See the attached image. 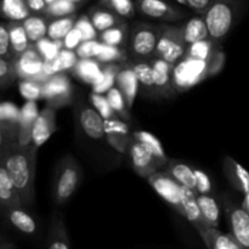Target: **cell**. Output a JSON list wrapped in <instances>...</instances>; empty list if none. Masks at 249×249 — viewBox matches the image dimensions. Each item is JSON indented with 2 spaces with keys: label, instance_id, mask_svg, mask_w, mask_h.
<instances>
[{
  "label": "cell",
  "instance_id": "91938a15",
  "mask_svg": "<svg viewBox=\"0 0 249 249\" xmlns=\"http://www.w3.org/2000/svg\"><path fill=\"white\" fill-rule=\"evenodd\" d=\"M12 143L11 141L7 139V136L5 135L4 130H2L1 125H0V160L5 157V155L7 153V151L11 148Z\"/></svg>",
  "mask_w": 249,
  "mask_h": 249
},
{
  "label": "cell",
  "instance_id": "4dcf8cb0",
  "mask_svg": "<svg viewBox=\"0 0 249 249\" xmlns=\"http://www.w3.org/2000/svg\"><path fill=\"white\" fill-rule=\"evenodd\" d=\"M7 29H9L10 44H11V50L14 53V60L18 57L29 45L28 38H27L26 31H24L22 22L19 21H10L7 22Z\"/></svg>",
  "mask_w": 249,
  "mask_h": 249
},
{
  "label": "cell",
  "instance_id": "7bdbcfd3",
  "mask_svg": "<svg viewBox=\"0 0 249 249\" xmlns=\"http://www.w3.org/2000/svg\"><path fill=\"white\" fill-rule=\"evenodd\" d=\"M99 5L111 10L121 17L130 18L135 15V4L131 0H100Z\"/></svg>",
  "mask_w": 249,
  "mask_h": 249
},
{
  "label": "cell",
  "instance_id": "7c38bea8",
  "mask_svg": "<svg viewBox=\"0 0 249 249\" xmlns=\"http://www.w3.org/2000/svg\"><path fill=\"white\" fill-rule=\"evenodd\" d=\"M14 63L17 77L34 80L43 71L44 60L36 51L34 44H31L18 57L15 58Z\"/></svg>",
  "mask_w": 249,
  "mask_h": 249
},
{
  "label": "cell",
  "instance_id": "8fae6325",
  "mask_svg": "<svg viewBox=\"0 0 249 249\" xmlns=\"http://www.w3.org/2000/svg\"><path fill=\"white\" fill-rule=\"evenodd\" d=\"M135 9L150 18L174 22L182 19L186 14L168 4L164 0H136Z\"/></svg>",
  "mask_w": 249,
  "mask_h": 249
},
{
  "label": "cell",
  "instance_id": "30bf717a",
  "mask_svg": "<svg viewBox=\"0 0 249 249\" xmlns=\"http://www.w3.org/2000/svg\"><path fill=\"white\" fill-rule=\"evenodd\" d=\"M128 153L131 158L134 169L142 178H148L165 167V163L155 157L142 143L134 139L129 146Z\"/></svg>",
  "mask_w": 249,
  "mask_h": 249
},
{
  "label": "cell",
  "instance_id": "6125c7cd",
  "mask_svg": "<svg viewBox=\"0 0 249 249\" xmlns=\"http://www.w3.org/2000/svg\"><path fill=\"white\" fill-rule=\"evenodd\" d=\"M0 249H16V248H15V246L11 245V243L0 240Z\"/></svg>",
  "mask_w": 249,
  "mask_h": 249
},
{
  "label": "cell",
  "instance_id": "9a60e30c",
  "mask_svg": "<svg viewBox=\"0 0 249 249\" xmlns=\"http://www.w3.org/2000/svg\"><path fill=\"white\" fill-rule=\"evenodd\" d=\"M39 111L36 101H27L22 109H19V124L16 143L18 147H27L32 145V128L38 117Z\"/></svg>",
  "mask_w": 249,
  "mask_h": 249
},
{
  "label": "cell",
  "instance_id": "ffe728a7",
  "mask_svg": "<svg viewBox=\"0 0 249 249\" xmlns=\"http://www.w3.org/2000/svg\"><path fill=\"white\" fill-rule=\"evenodd\" d=\"M19 124V109L11 102L0 104V125L12 145L16 143Z\"/></svg>",
  "mask_w": 249,
  "mask_h": 249
},
{
  "label": "cell",
  "instance_id": "484cf974",
  "mask_svg": "<svg viewBox=\"0 0 249 249\" xmlns=\"http://www.w3.org/2000/svg\"><path fill=\"white\" fill-rule=\"evenodd\" d=\"M80 125L89 138L101 139L104 136V118L96 109L84 107L80 112Z\"/></svg>",
  "mask_w": 249,
  "mask_h": 249
},
{
  "label": "cell",
  "instance_id": "e0dca14e",
  "mask_svg": "<svg viewBox=\"0 0 249 249\" xmlns=\"http://www.w3.org/2000/svg\"><path fill=\"white\" fill-rule=\"evenodd\" d=\"M116 83L117 88L121 90L122 95H123V99L125 101L126 107L130 109L131 106L134 105V101H135L136 94H138L139 82L136 79L135 73H134L133 68L130 67L129 62L122 65L121 71L117 74Z\"/></svg>",
  "mask_w": 249,
  "mask_h": 249
},
{
  "label": "cell",
  "instance_id": "d6986e66",
  "mask_svg": "<svg viewBox=\"0 0 249 249\" xmlns=\"http://www.w3.org/2000/svg\"><path fill=\"white\" fill-rule=\"evenodd\" d=\"M15 207L23 206H22L19 195L15 189L9 173L0 163V209L6 211L9 208H15Z\"/></svg>",
  "mask_w": 249,
  "mask_h": 249
},
{
  "label": "cell",
  "instance_id": "816d5d0a",
  "mask_svg": "<svg viewBox=\"0 0 249 249\" xmlns=\"http://www.w3.org/2000/svg\"><path fill=\"white\" fill-rule=\"evenodd\" d=\"M105 134H117V135H129L128 124L116 118L104 119Z\"/></svg>",
  "mask_w": 249,
  "mask_h": 249
},
{
  "label": "cell",
  "instance_id": "be15d7a7",
  "mask_svg": "<svg viewBox=\"0 0 249 249\" xmlns=\"http://www.w3.org/2000/svg\"><path fill=\"white\" fill-rule=\"evenodd\" d=\"M70 1H72L73 4H75V5H77V6H79V5H82L83 2H85V1H87V0H70Z\"/></svg>",
  "mask_w": 249,
  "mask_h": 249
},
{
  "label": "cell",
  "instance_id": "9f6ffc18",
  "mask_svg": "<svg viewBox=\"0 0 249 249\" xmlns=\"http://www.w3.org/2000/svg\"><path fill=\"white\" fill-rule=\"evenodd\" d=\"M224 62H225V55H224L223 51L219 49L214 53V55L212 56L208 60V66H209V77H213L216 75L223 68Z\"/></svg>",
  "mask_w": 249,
  "mask_h": 249
},
{
  "label": "cell",
  "instance_id": "7a4b0ae2",
  "mask_svg": "<svg viewBox=\"0 0 249 249\" xmlns=\"http://www.w3.org/2000/svg\"><path fill=\"white\" fill-rule=\"evenodd\" d=\"M241 0H213L203 15L209 36L219 41L225 38L233 27L240 10Z\"/></svg>",
  "mask_w": 249,
  "mask_h": 249
},
{
  "label": "cell",
  "instance_id": "681fc988",
  "mask_svg": "<svg viewBox=\"0 0 249 249\" xmlns=\"http://www.w3.org/2000/svg\"><path fill=\"white\" fill-rule=\"evenodd\" d=\"M74 27L79 29L80 33H82L83 41L91 40V39H97V36H97V31L94 28L91 21H90L89 16L83 15V16L78 17L77 21H75L74 23Z\"/></svg>",
  "mask_w": 249,
  "mask_h": 249
},
{
  "label": "cell",
  "instance_id": "60d3db41",
  "mask_svg": "<svg viewBox=\"0 0 249 249\" xmlns=\"http://www.w3.org/2000/svg\"><path fill=\"white\" fill-rule=\"evenodd\" d=\"M77 7V5L73 4L70 0H55V1L51 2V4L46 5L45 11H44L43 15L45 17H48L49 19L58 18V17L75 14Z\"/></svg>",
  "mask_w": 249,
  "mask_h": 249
},
{
  "label": "cell",
  "instance_id": "db71d44e",
  "mask_svg": "<svg viewBox=\"0 0 249 249\" xmlns=\"http://www.w3.org/2000/svg\"><path fill=\"white\" fill-rule=\"evenodd\" d=\"M196 177V194L208 195L212 191V182L208 175L202 170H194Z\"/></svg>",
  "mask_w": 249,
  "mask_h": 249
},
{
  "label": "cell",
  "instance_id": "d6a6232c",
  "mask_svg": "<svg viewBox=\"0 0 249 249\" xmlns=\"http://www.w3.org/2000/svg\"><path fill=\"white\" fill-rule=\"evenodd\" d=\"M48 249H71L65 223L58 215H53L51 221Z\"/></svg>",
  "mask_w": 249,
  "mask_h": 249
},
{
  "label": "cell",
  "instance_id": "f1b7e54d",
  "mask_svg": "<svg viewBox=\"0 0 249 249\" xmlns=\"http://www.w3.org/2000/svg\"><path fill=\"white\" fill-rule=\"evenodd\" d=\"M201 237L203 240L204 245L208 247H213L215 249H242L241 246L236 242L232 235H225L221 233L218 229L209 228L204 232L201 233Z\"/></svg>",
  "mask_w": 249,
  "mask_h": 249
},
{
  "label": "cell",
  "instance_id": "6da1fadb",
  "mask_svg": "<svg viewBox=\"0 0 249 249\" xmlns=\"http://www.w3.org/2000/svg\"><path fill=\"white\" fill-rule=\"evenodd\" d=\"M36 150L38 148L33 143L27 147L12 145L5 157L0 160V163L9 173L23 207L31 206L36 196L34 182H36Z\"/></svg>",
  "mask_w": 249,
  "mask_h": 249
},
{
  "label": "cell",
  "instance_id": "8992f818",
  "mask_svg": "<svg viewBox=\"0 0 249 249\" xmlns=\"http://www.w3.org/2000/svg\"><path fill=\"white\" fill-rule=\"evenodd\" d=\"M80 180V169L77 160L67 156L58 169L53 189V198L57 204L66 203L74 194Z\"/></svg>",
  "mask_w": 249,
  "mask_h": 249
},
{
  "label": "cell",
  "instance_id": "e575fe53",
  "mask_svg": "<svg viewBox=\"0 0 249 249\" xmlns=\"http://www.w3.org/2000/svg\"><path fill=\"white\" fill-rule=\"evenodd\" d=\"M123 63H105L102 66L101 77L95 84H92V92L95 94H104L107 92L116 83V78L121 71Z\"/></svg>",
  "mask_w": 249,
  "mask_h": 249
},
{
  "label": "cell",
  "instance_id": "277c9868",
  "mask_svg": "<svg viewBox=\"0 0 249 249\" xmlns=\"http://www.w3.org/2000/svg\"><path fill=\"white\" fill-rule=\"evenodd\" d=\"M186 48L181 26L160 24V36L152 56L175 65L180 58L184 57Z\"/></svg>",
  "mask_w": 249,
  "mask_h": 249
},
{
  "label": "cell",
  "instance_id": "4316f807",
  "mask_svg": "<svg viewBox=\"0 0 249 249\" xmlns=\"http://www.w3.org/2000/svg\"><path fill=\"white\" fill-rule=\"evenodd\" d=\"M21 22L31 44H36L46 36L49 18L44 15H31Z\"/></svg>",
  "mask_w": 249,
  "mask_h": 249
},
{
  "label": "cell",
  "instance_id": "603a6c76",
  "mask_svg": "<svg viewBox=\"0 0 249 249\" xmlns=\"http://www.w3.org/2000/svg\"><path fill=\"white\" fill-rule=\"evenodd\" d=\"M165 172L178 184L196 192V177H195V172L189 165L180 162V160H168L167 164H165Z\"/></svg>",
  "mask_w": 249,
  "mask_h": 249
},
{
  "label": "cell",
  "instance_id": "f35d334b",
  "mask_svg": "<svg viewBox=\"0 0 249 249\" xmlns=\"http://www.w3.org/2000/svg\"><path fill=\"white\" fill-rule=\"evenodd\" d=\"M133 139L142 143L155 157H157L158 160H162L163 163L167 164V162L169 160H168L167 156H165L164 148H163L160 141L158 140L153 134L148 133V131H135Z\"/></svg>",
  "mask_w": 249,
  "mask_h": 249
},
{
  "label": "cell",
  "instance_id": "03108f58",
  "mask_svg": "<svg viewBox=\"0 0 249 249\" xmlns=\"http://www.w3.org/2000/svg\"><path fill=\"white\" fill-rule=\"evenodd\" d=\"M53 1H55V0H45V4L49 5V4H51V2H53Z\"/></svg>",
  "mask_w": 249,
  "mask_h": 249
},
{
  "label": "cell",
  "instance_id": "94428289",
  "mask_svg": "<svg viewBox=\"0 0 249 249\" xmlns=\"http://www.w3.org/2000/svg\"><path fill=\"white\" fill-rule=\"evenodd\" d=\"M241 207H242V208L249 214V194L245 195V199H243V203Z\"/></svg>",
  "mask_w": 249,
  "mask_h": 249
},
{
  "label": "cell",
  "instance_id": "836d02e7",
  "mask_svg": "<svg viewBox=\"0 0 249 249\" xmlns=\"http://www.w3.org/2000/svg\"><path fill=\"white\" fill-rule=\"evenodd\" d=\"M216 50H219L218 41L212 38L203 39V40L196 41V43L187 46L184 57L208 61Z\"/></svg>",
  "mask_w": 249,
  "mask_h": 249
},
{
  "label": "cell",
  "instance_id": "7402d4cb",
  "mask_svg": "<svg viewBox=\"0 0 249 249\" xmlns=\"http://www.w3.org/2000/svg\"><path fill=\"white\" fill-rule=\"evenodd\" d=\"M77 61L78 57L77 55H75L74 50H68V49L62 48L55 58L44 61L43 72L45 73V75H48V77H51V75L56 74V73L71 71L74 67Z\"/></svg>",
  "mask_w": 249,
  "mask_h": 249
},
{
  "label": "cell",
  "instance_id": "11a10c76",
  "mask_svg": "<svg viewBox=\"0 0 249 249\" xmlns=\"http://www.w3.org/2000/svg\"><path fill=\"white\" fill-rule=\"evenodd\" d=\"M82 41V33H80L79 29L73 27V28L66 34L65 38L62 39V46L63 49H68V50H75L77 46L79 45Z\"/></svg>",
  "mask_w": 249,
  "mask_h": 249
},
{
  "label": "cell",
  "instance_id": "83f0119b",
  "mask_svg": "<svg viewBox=\"0 0 249 249\" xmlns=\"http://www.w3.org/2000/svg\"><path fill=\"white\" fill-rule=\"evenodd\" d=\"M182 27V38H184L186 46L196 43V41L203 40V39L211 38L207 29L206 22H204L203 16L194 17L189 19Z\"/></svg>",
  "mask_w": 249,
  "mask_h": 249
},
{
  "label": "cell",
  "instance_id": "ab89813d",
  "mask_svg": "<svg viewBox=\"0 0 249 249\" xmlns=\"http://www.w3.org/2000/svg\"><path fill=\"white\" fill-rule=\"evenodd\" d=\"M96 60L102 65H105V63L124 62V61L128 60V53L121 46L107 45V44L102 43L101 51L96 56Z\"/></svg>",
  "mask_w": 249,
  "mask_h": 249
},
{
  "label": "cell",
  "instance_id": "74e56055",
  "mask_svg": "<svg viewBox=\"0 0 249 249\" xmlns=\"http://www.w3.org/2000/svg\"><path fill=\"white\" fill-rule=\"evenodd\" d=\"M129 36V26L126 22H123L121 24L111 27V28L106 29V31L101 32L100 34V41L107 45L113 46H123L128 43Z\"/></svg>",
  "mask_w": 249,
  "mask_h": 249
},
{
  "label": "cell",
  "instance_id": "ee69618b",
  "mask_svg": "<svg viewBox=\"0 0 249 249\" xmlns=\"http://www.w3.org/2000/svg\"><path fill=\"white\" fill-rule=\"evenodd\" d=\"M34 46H36V51L43 57L44 61L55 58L57 53H60L61 49L63 48L62 40H53V39L48 38V36H44L40 40L36 41Z\"/></svg>",
  "mask_w": 249,
  "mask_h": 249
},
{
  "label": "cell",
  "instance_id": "cb8c5ba5",
  "mask_svg": "<svg viewBox=\"0 0 249 249\" xmlns=\"http://www.w3.org/2000/svg\"><path fill=\"white\" fill-rule=\"evenodd\" d=\"M4 215L9 220V223L14 226L19 232L26 235H33L36 231V224L34 219L23 211V207H15L2 211Z\"/></svg>",
  "mask_w": 249,
  "mask_h": 249
},
{
  "label": "cell",
  "instance_id": "5bb4252c",
  "mask_svg": "<svg viewBox=\"0 0 249 249\" xmlns=\"http://www.w3.org/2000/svg\"><path fill=\"white\" fill-rule=\"evenodd\" d=\"M155 78V94L162 97H173L175 90L172 83V72L174 65L158 57H152L150 61Z\"/></svg>",
  "mask_w": 249,
  "mask_h": 249
},
{
  "label": "cell",
  "instance_id": "c3c4849f",
  "mask_svg": "<svg viewBox=\"0 0 249 249\" xmlns=\"http://www.w3.org/2000/svg\"><path fill=\"white\" fill-rule=\"evenodd\" d=\"M90 101H91L92 106L95 107L97 113H99L104 119L116 118V112H114L113 109H112V107L109 106L106 96H102V94H95V92H91V95H90Z\"/></svg>",
  "mask_w": 249,
  "mask_h": 249
},
{
  "label": "cell",
  "instance_id": "f546056e",
  "mask_svg": "<svg viewBox=\"0 0 249 249\" xmlns=\"http://www.w3.org/2000/svg\"><path fill=\"white\" fill-rule=\"evenodd\" d=\"M32 12L26 0H0V16L9 21H23Z\"/></svg>",
  "mask_w": 249,
  "mask_h": 249
},
{
  "label": "cell",
  "instance_id": "f6af8a7d",
  "mask_svg": "<svg viewBox=\"0 0 249 249\" xmlns=\"http://www.w3.org/2000/svg\"><path fill=\"white\" fill-rule=\"evenodd\" d=\"M19 91L27 101H36L43 97V84L36 80L22 79L19 83Z\"/></svg>",
  "mask_w": 249,
  "mask_h": 249
},
{
  "label": "cell",
  "instance_id": "b9f144b4",
  "mask_svg": "<svg viewBox=\"0 0 249 249\" xmlns=\"http://www.w3.org/2000/svg\"><path fill=\"white\" fill-rule=\"evenodd\" d=\"M106 99L108 101L109 106L112 107L116 114H118L122 119L129 121L130 119V113H129V108L126 107L125 101L123 99L121 90L117 87H112L108 91L106 92Z\"/></svg>",
  "mask_w": 249,
  "mask_h": 249
},
{
  "label": "cell",
  "instance_id": "680465c9",
  "mask_svg": "<svg viewBox=\"0 0 249 249\" xmlns=\"http://www.w3.org/2000/svg\"><path fill=\"white\" fill-rule=\"evenodd\" d=\"M32 15H43L45 11V0H26Z\"/></svg>",
  "mask_w": 249,
  "mask_h": 249
},
{
  "label": "cell",
  "instance_id": "44dd1931",
  "mask_svg": "<svg viewBox=\"0 0 249 249\" xmlns=\"http://www.w3.org/2000/svg\"><path fill=\"white\" fill-rule=\"evenodd\" d=\"M102 66L104 65L100 63L96 58H78L74 67L70 72L83 83L92 85L101 77Z\"/></svg>",
  "mask_w": 249,
  "mask_h": 249
},
{
  "label": "cell",
  "instance_id": "e7e4bbea",
  "mask_svg": "<svg viewBox=\"0 0 249 249\" xmlns=\"http://www.w3.org/2000/svg\"><path fill=\"white\" fill-rule=\"evenodd\" d=\"M178 2H180V4H184V5H186V0H177Z\"/></svg>",
  "mask_w": 249,
  "mask_h": 249
},
{
  "label": "cell",
  "instance_id": "8d00e7d4",
  "mask_svg": "<svg viewBox=\"0 0 249 249\" xmlns=\"http://www.w3.org/2000/svg\"><path fill=\"white\" fill-rule=\"evenodd\" d=\"M129 65L133 68L138 82L147 91L155 92V78H153V70L151 63L140 58H135L134 61H130Z\"/></svg>",
  "mask_w": 249,
  "mask_h": 249
},
{
  "label": "cell",
  "instance_id": "2e32d148",
  "mask_svg": "<svg viewBox=\"0 0 249 249\" xmlns=\"http://www.w3.org/2000/svg\"><path fill=\"white\" fill-rule=\"evenodd\" d=\"M181 203L182 208H184V216L198 231L199 235L204 232L207 229L211 228L204 220L203 215L199 211V207L196 201V192L187 189V187L181 186Z\"/></svg>",
  "mask_w": 249,
  "mask_h": 249
},
{
  "label": "cell",
  "instance_id": "3957f363",
  "mask_svg": "<svg viewBox=\"0 0 249 249\" xmlns=\"http://www.w3.org/2000/svg\"><path fill=\"white\" fill-rule=\"evenodd\" d=\"M207 77H209L208 61L182 57L173 67V88L175 92L186 91Z\"/></svg>",
  "mask_w": 249,
  "mask_h": 249
},
{
  "label": "cell",
  "instance_id": "ac0fdd59",
  "mask_svg": "<svg viewBox=\"0 0 249 249\" xmlns=\"http://www.w3.org/2000/svg\"><path fill=\"white\" fill-rule=\"evenodd\" d=\"M224 173L229 182L243 195L249 194V172L231 157L224 160Z\"/></svg>",
  "mask_w": 249,
  "mask_h": 249
},
{
  "label": "cell",
  "instance_id": "f5cc1de1",
  "mask_svg": "<svg viewBox=\"0 0 249 249\" xmlns=\"http://www.w3.org/2000/svg\"><path fill=\"white\" fill-rule=\"evenodd\" d=\"M106 139L107 142L119 153L128 152L129 146L133 141V138L129 135H117V134H106Z\"/></svg>",
  "mask_w": 249,
  "mask_h": 249
},
{
  "label": "cell",
  "instance_id": "5b68a950",
  "mask_svg": "<svg viewBox=\"0 0 249 249\" xmlns=\"http://www.w3.org/2000/svg\"><path fill=\"white\" fill-rule=\"evenodd\" d=\"M160 32V24L155 26L143 22L134 24L129 34V49L131 55L140 60L152 56L157 45Z\"/></svg>",
  "mask_w": 249,
  "mask_h": 249
},
{
  "label": "cell",
  "instance_id": "1f68e13d",
  "mask_svg": "<svg viewBox=\"0 0 249 249\" xmlns=\"http://www.w3.org/2000/svg\"><path fill=\"white\" fill-rule=\"evenodd\" d=\"M196 201L204 220L211 228L218 229L220 219V209L215 199L209 195H196Z\"/></svg>",
  "mask_w": 249,
  "mask_h": 249
},
{
  "label": "cell",
  "instance_id": "f907efd6",
  "mask_svg": "<svg viewBox=\"0 0 249 249\" xmlns=\"http://www.w3.org/2000/svg\"><path fill=\"white\" fill-rule=\"evenodd\" d=\"M0 57L14 61L7 23H2V22H0Z\"/></svg>",
  "mask_w": 249,
  "mask_h": 249
},
{
  "label": "cell",
  "instance_id": "7dc6e473",
  "mask_svg": "<svg viewBox=\"0 0 249 249\" xmlns=\"http://www.w3.org/2000/svg\"><path fill=\"white\" fill-rule=\"evenodd\" d=\"M16 78L17 73L14 61L0 57V88L10 87Z\"/></svg>",
  "mask_w": 249,
  "mask_h": 249
},
{
  "label": "cell",
  "instance_id": "d590c367",
  "mask_svg": "<svg viewBox=\"0 0 249 249\" xmlns=\"http://www.w3.org/2000/svg\"><path fill=\"white\" fill-rule=\"evenodd\" d=\"M77 18V14H72L68 15V16L53 18V21L49 22L48 24V31H46L48 38L53 39V40H62L66 36V34L74 27Z\"/></svg>",
  "mask_w": 249,
  "mask_h": 249
},
{
  "label": "cell",
  "instance_id": "4fadbf2b",
  "mask_svg": "<svg viewBox=\"0 0 249 249\" xmlns=\"http://www.w3.org/2000/svg\"><path fill=\"white\" fill-rule=\"evenodd\" d=\"M56 130V111L50 106H46L34 121L32 128V143L36 148L50 139Z\"/></svg>",
  "mask_w": 249,
  "mask_h": 249
},
{
  "label": "cell",
  "instance_id": "52a82bcc",
  "mask_svg": "<svg viewBox=\"0 0 249 249\" xmlns=\"http://www.w3.org/2000/svg\"><path fill=\"white\" fill-rule=\"evenodd\" d=\"M43 99L55 109L72 104L73 88L65 72L56 73L43 83Z\"/></svg>",
  "mask_w": 249,
  "mask_h": 249
},
{
  "label": "cell",
  "instance_id": "003e7915",
  "mask_svg": "<svg viewBox=\"0 0 249 249\" xmlns=\"http://www.w3.org/2000/svg\"><path fill=\"white\" fill-rule=\"evenodd\" d=\"M208 249H215V248H213V247H208Z\"/></svg>",
  "mask_w": 249,
  "mask_h": 249
},
{
  "label": "cell",
  "instance_id": "d4e9b609",
  "mask_svg": "<svg viewBox=\"0 0 249 249\" xmlns=\"http://www.w3.org/2000/svg\"><path fill=\"white\" fill-rule=\"evenodd\" d=\"M89 18L91 21L94 28L97 32H100V33L106 31V29L111 28V27H114L117 24H121L124 22L123 17L118 16L113 11L106 9V7L100 6V5H97L96 7H92L90 10Z\"/></svg>",
  "mask_w": 249,
  "mask_h": 249
},
{
  "label": "cell",
  "instance_id": "bcb514c9",
  "mask_svg": "<svg viewBox=\"0 0 249 249\" xmlns=\"http://www.w3.org/2000/svg\"><path fill=\"white\" fill-rule=\"evenodd\" d=\"M102 43L97 39L82 41L75 49V55L78 58H96L101 51Z\"/></svg>",
  "mask_w": 249,
  "mask_h": 249
},
{
  "label": "cell",
  "instance_id": "ba28073f",
  "mask_svg": "<svg viewBox=\"0 0 249 249\" xmlns=\"http://www.w3.org/2000/svg\"><path fill=\"white\" fill-rule=\"evenodd\" d=\"M148 184L153 190L174 208L180 215L184 216V208L181 203V185L178 184L167 172H157L147 178Z\"/></svg>",
  "mask_w": 249,
  "mask_h": 249
},
{
  "label": "cell",
  "instance_id": "9c48e42d",
  "mask_svg": "<svg viewBox=\"0 0 249 249\" xmlns=\"http://www.w3.org/2000/svg\"><path fill=\"white\" fill-rule=\"evenodd\" d=\"M224 211L231 229V235L242 249H249V214L242 207L224 198Z\"/></svg>",
  "mask_w": 249,
  "mask_h": 249
},
{
  "label": "cell",
  "instance_id": "6f0895ef",
  "mask_svg": "<svg viewBox=\"0 0 249 249\" xmlns=\"http://www.w3.org/2000/svg\"><path fill=\"white\" fill-rule=\"evenodd\" d=\"M212 2H213V0H186V6H189L197 15L203 16L212 5Z\"/></svg>",
  "mask_w": 249,
  "mask_h": 249
}]
</instances>
